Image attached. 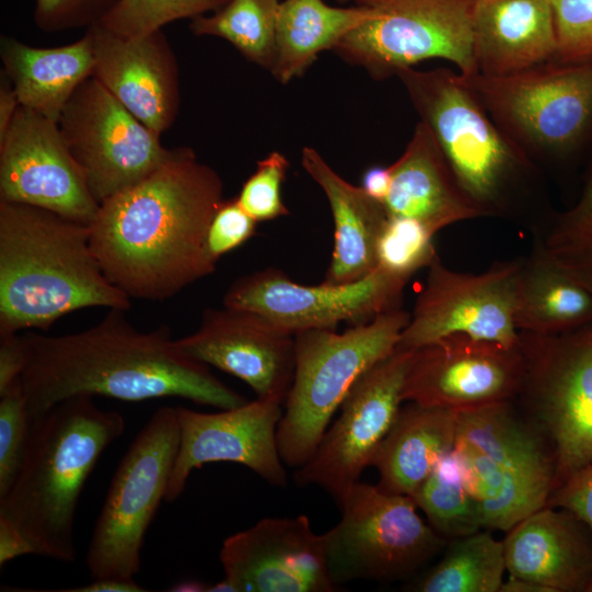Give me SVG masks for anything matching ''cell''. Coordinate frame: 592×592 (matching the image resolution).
Wrapping results in <instances>:
<instances>
[{"label":"cell","instance_id":"cell-1","mask_svg":"<svg viewBox=\"0 0 592 592\" xmlns=\"http://www.w3.org/2000/svg\"><path fill=\"white\" fill-rule=\"evenodd\" d=\"M223 191L219 174L180 147L146 178L102 202L89 228L106 278L130 299L161 301L213 274L205 237Z\"/></svg>","mask_w":592,"mask_h":592},{"label":"cell","instance_id":"cell-2","mask_svg":"<svg viewBox=\"0 0 592 592\" xmlns=\"http://www.w3.org/2000/svg\"><path fill=\"white\" fill-rule=\"evenodd\" d=\"M125 312L109 309L96 325L75 333H22L25 365L19 379L31 419L77 396L178 397L217 409L247 402L207 365L181 352L167 326L140 331Z\"/></svg>","mask_w":592,"mask_h":592},{"label":"cell","instance_id":"cell-3","mask_svg":"<svg viewBox=\"0 0 592 592\" xmlns=\"http://www.w3.org/2000/svg\"><path fill=\"white\" fill-rule=\"evenodd\" d=\"M130 305L102 272L89 225L0 201V333L45 331L79 309Z\"/></svg>","mask_w":592,"mask_h":592},{"label":"cell","instance_id":"cell-4","mask_svg":"<svg viewBox=\"0 0 592 592\" xmlns=\"http://www.w3.org/2000/svg\"><path fill=\"white\" fill-rule=\"evenodd\" d=\"M125 419L91 396L62 400L32 419L26 453L0 517L27 539L35 555L77 559L75 516L88 477L104 449L124 432Z\"/></svg>","mask_w":592,"mask_h":592},{"label":"cell","instance_id":"cell-5","mask_svg":"<svg viewBox=\"0 0 592 592\" xmlns=\"http://www.w3.org/2000/svg\"><path fill=\"white\" fill-rule=\"evenodd\" d=\"M409 318L399 307L343 332L309 329L295 334L294 377L276 432L286 466L308 462L354 384L396 351Z\"/></svg>","mask_w":592,"mask_h":592},{"label":"cell","instance_id":"cell-6","mask_svg":"<svg viewBox=\"0 0 592 592\" xmlns=\"http://www.w3.org/2000/svg\"><path fill=\"white\" fill-rule=\"evenodd\" d=\"M396 76L434 136L457 185L487 216L491 215L508 182L525 166L516 144L489 119L462 73L413 67Z\"/></svg>","mask_w":592,"mask_h":592},{"label":"cell","instance_id":"cell-7","mask_svg":"<svg viewBox=\"0 0 592 592\" xmlns=\"http://www.w3.org/2000/svg\"><path fill=\"white\" fill-rule=\"evenodd\" d=\"M519 334L523 376L513 401L553 452L556 489L592 462V321L556 334Z\"/></svg>","mask_w":592,"mask_h":592},{"label":"cell","instance_id":"cell-8","mask_svg":"<svg viewBox=\"0 0 592 592\" xmlns=\"http://www.w3.org/2000/svg\"><path fill=\"white\" fill-rule=\"evenodd\" d=\"M339 505L341 520L322 534L335 585L354 580L409 579L447 545L420 517L410 496L358 481Z\"/></svg>","mask_w":592,"mask_h":592},{"label":"cell","instance_id":"cell-9","mask_svg":"<svg viewBox=\"0 0 592 592\" xmlns=\"http://www.w3.org/2000/svg\"><path fill=\"white\" fill-rule=\"evenodd\" d=\"M177 408L155 411L121 459L94 524L87 566L93 579H134L147 530L164 501L179 448Z\"/></svg>","mask_w":592,"mask_h":592},{"label":"cell","instance_id":"cell-10","mask_svg":"<svg viewBox=\"0 0 592 592\" xmlns=\"http://www.w3.org/2000/svg\"><path fill=\"white\" fill-rule=\"evenodd\" d=\"M372 15L334 48L373 78L396 76L430 59L478 73L474 55V0H355Z\"/></svg>","mask_w":592,"mask_h":592},{"label":"cell","instance_id":"cell-11","mask_svg":"<svg viewBox=\"0 0 592 592\" xmlns=\"http://www.w3.org/2000/svg\"><path fill=\"white\" fill-rule=\"evenodd\" d=\"M466 78L509 134L536 147L569 150L592 124V59Z\"/></svg>","mask_w":592,"mask_h":592},{"label":"cell","instance_id":"cell-12","mask_svg":"<svg viewBox=\"0 0 592 592\" xmlns=\"http://www.w3.org/2000/svg\"><path fill=\"white\" fill-rule=\"evenodd\" d=\"M58 126L99 204L146 178L174 152L92 76L75 91Z\"/></svg>","mask_w":592,"mask_h":592},{"label":"cell","instance_id":"cell-13","mask_svg":"<svg viewBox=\"0 0 592 592\" xmlns=\"http://www.w3.org/2000/svg\"><path fill=\"white\" fill-rule=\"evenodd\" d=\"M521 264L500 262L479 274L460 273L436 255L396 350L414 351L453 334L519 345L514 311Z\"/></svg>","mask_w":592,"mask_h":592},{"label":"cell","instance_id":"cell-14","mask_svg":"<svg viewBox=\"0 0 592 592\" xmlns=\"http://www.w3.org/2000/svg\"><path fill=\"white\" fill-rule=\"evenodd\" d=\"M408 281L376 267L365 277L341 285H303L278 269H264L236 280L224 306L254 311L295 335L309 329L337 330L341 322L366 323L399 308Z\"/></svg>","mask_w":592,"mask_h":592},{"label":"cell","instance_id":"cell-15","mask_svg":"<svg viewBox=\"0 0 592 592\" xmlns=\"http://www.w3.org/2000/svg\"><path fill=\"white\" fill-rule=\"evenodd\" d=\"M412 351L396 350L368 369L343 400L340 415L296 470L300 486H318L338 503L372 466L401 408Z\"/></svg>","mask_w":592,"mask_h":592},{"label":"cell","instance_id":"cell-16","mask_svg":"<svg viewBox=\"0 0 592 592\" xmlns=\"http://www.w3.org/2000/svg\"><path fill=\"white\" fill-rule=\"evenodd\" d=\"M522 376L519 345L453 334L412 351L402 401L457 411L511 401Z\"/></svg>","mask_w":592,"mask_h":592},{"label":"cell","instance_id":"cell-17","mask_svg":"<svg viewBox=\"0 0 592 592\" xmlns=\"http://www.w3.org/2000/svg\"><path fill=\"white\" fill-rule=\"evenodd\" d=\"M0 201L42 207L86 225L100 205L58 122L22 105L0 139Z\"/></svg>","mask_w":592,"mask_h":592},{"label":"cell","instance_id":"cell-18","mask_svg":"<svg viewBox=\"0 0 592 592\" xmlns=\"http://www.w3.org/2000/svg\"><path fill=\"white\" fill-rule=\"evenodd\" d=\"M177 414L180 441L164 501L181 496L194 469L215 462L243 465L273 486L287 483L276 439L282 401L257 398L213 413L177 407Z\"/></svg>","mask_w":592,"mask_h":592},{"label":"cell","instance_id":"cell-19","mask_svg":"<svg viewBox=\"0 0 592 592\" xmlns=\"http://www.w3.org/2000/svg\"><path fill=\"white\" fill-rule=\"evenodd\" d=\"M219 559L236 592H331L322 534L304 514L265 517L227 537Z\"/></svg>","mask_w":592,"mask_h":592},{"label":"cell","instance_id":"cell-20","mask_svg":"<svg viewBox=\"0 0 592 592\" xmlns=\"http://www.w3.org/2000/svg\"><path fill=\"white\" fill-rule=\"evenodd\" d=\"M175 344L186 356L243 380L257 398L284 402L291 388L295 335L254 311L206 309L198 328Z\"/></svg>","mask_w":592,"mask_h":592},{"label":"cell","instance_id":"cell-21","mask_svg":"<svg viewBox=\"0 0 592 592\" xmlns=\"http://www.w3.org/2000/svg\"><path fill=\"white\" fill-rule=\"evenodd\" d=\"M94 54V77L135 117L159 134L180 110L175 55L162 30L126 37L102 23L86 30Z\"/></svg>","mask_w":592,"mask_h":592},{"label":"cell","instance_id":"cell-22","mask_svg":"<svg viewBox=\"0 0 592 592\" xmlns=\"http://www.w3.org/2000/svg\"><path fill=\"white\" fill-rule=\"evenodd\" d=\"M509 576L549 592H592V531L572 512L543 506L502 539Z\"/></svg>","mask_w":592,"mask_h":592},{"label":"cell","instance_id":"cell-23","mask_svg":"<svg viewBox=\"0 0 592 592\" xmlns=\"http://www.w3.org/2000/svg\"><path fill=\"white\" fill-rule=\"evenodd\" d=\"M390 169L391 186L384 202L389 216L417 219L433 234L458 221L487 216L457 185L423 122L415 126Z\"/></svg>","mask_w":592,"mask_h":592},{"label":"cell","instance_id":"cell-24","mask_svg":"<svg viewBox=\"0 0 592 592\" xmlns=\"http://www.w3.org/2000/svg\"><path fill=\"white\" fill-rule=\"evenodd\" d=\"M474 55L478 73L503 76L556 57L549 0H474Z\"/></svg>","mask_w":592,"mask_h":592},{"label":"cell","instance_id":"cell-25","mask_svg":"<svg viewBox=\"0 0 592 592\" xmlns=\"http://www.w3.org/2000/svg\"><path fill=\"white\" fill-rule=\"evenodd\" d=\"M301 166L323 191L334 221V246L323 283L356 282L377 266L379 235L388 219L385 205L338 174L312 147H304Z\"/></svg>","mask_w":592,"mask_h":592},{"label":"cell","instance_id":"cell-26","mask_svg":"<svg viewBox=\"0 0 592 592\" xmlns=\"http://www.w3.org/2000/svg\"><path fill=\"white\" fill-rule=\"evenodd\" d=\"M546 491L556 487L553 452L513 400L457 411V441Z\"/></svg>","mask_w":592,"mask_h":592},{"label":"cell","instance_id":"cell-27","mask_svg":"<svg viewBox=\"0 0 592 592\" xmlns=\"http://www.w3.org/2000/svg\"><path fill=\"white\" fill-rule=\"evenodd\" d=\"M456 441L457 410L407 402L372 463L379 475L377 486L412 496Z\"/></svg>","mask_w":592,"mask_h":592},{"label":"cell","instance_id":"cell-28","mask_svg":"<svg viewBox=\"0 0 592 592\" xmlns=\"http://www.w3.org/2000/svg\"><path fill=\"white\" fill-rule=\"evenodd\" d=\"M0 56L2 72L20 105L56 122L94 68L92 43L87 33L77 42L57 47H34L4 36Z\"/></svg>","mask_w":592,"mask_h":592},{"label":"cell","instance_id":"cell-29","mask_svg":"<svg viewBox=\"0 0 592 592\" xmlns=\"http://www.w3.org/2000/svg\"><path fill=\"white\" fill-rule=\"evenodd\" d=\"M365 5L332 7L323 0H284L280 4L271 73L286 84L303 76L319 54L333 49L371 18Z\"/></svg>","mask_w":592,"mask_h":592},{"label":"cell","instance_id":"cell-30","mask_svg":"<svg viewBox=\"0 0 592 592\" xmlns=\"http://www.w3.org/2000/svg\"><path fill=\"white\" fill-rule=\"evenodd\" d=\"M592 321V292L539 248L522 261L514 311L516 329L556 334Z\"/></svg>","mask_w":592,"mask_h":592},{"label":"cell","instance_id":"cell-31","mask_svg":"<svg viewBox=\"0 0 592 592\" xmlns=\"http://www.w3.org/2000/svg\"><path fill=\"white\" fill-rule=\"evenodd\" d=\"M467 486L475 498L482 530L508 532L546 506L549 494L521 476L496 464L474 447L456 442Z\"/></svg>","mask_w":592,"mask_h":592},{"label":"cell","instance_id":"cell-32","mask_svg":"<svg viewBox=\"0 0 592 592\" xmlns=\"http://www.w3.org/2000/svg\"><path fill=\"white\" fill-rule=\"evenodd\" d=\"M504 547L489 530L448 542L443 556L412 585L419 592H500Z\"/></svg>","mask_w":592,"mask_h":592},{"label":"cell","instance_id":"cell-33","mask_svg":"<svg viewBox=\"0 0 592 592\" xmlns=\"http://www.w3.org/2000/svg\"><path fill=\"white\" fill-rule=\"evenodd\" d=\"M429 525L447 543L482 530L478 504L454 447L410 496Z\"/></svg>","mask_w":592,"mask_h":592},{"label":"cell","instance_id":"cell-34","mask_svg":"<svg viewBox=\"0 0 592 592\" xmlns=\"http://www.w3.org/2000/svg\"><path fill=\"white\" fill-rule=\"evenodd\" d=\"M280 0H229L210 15L192 20L197 36L229 42L247 60L271 71L275 58Z\"/></svg>","mask_w":592,"mask_h":592},{"label":"cell","instance_id":"cell-35","mask_svg":"<svg viewBox=\"0 0 592 592\" xmlns=\"http://www.w3.org/2000/svg\"><path fill=\"white\" fill-rule=\"evenodd\" d=\"M229 0H121L103 19L104 26L116 34L136 37L162 30L182 19L191 21L214 13Z\"/></svg>","mask_w":592,"mask_h":592},{"label":"cell","instance_id":"cell-36","mask_svg":"<svg viewBox=\"0 0 592 592\" xmlns=\"http://www.w3.org/2000/svg\"><path fill=\"white\" fill-rule=\"evenodd\" d=\"M434 235L417 219L388 215L377 241L376 267L409 281L437 255Z\"/></svg>","mask_w":592,"mask_h":592},{"label":"cell","instance_id":"cell-37","mask_svg":"<svg viewBox=\"0 0 592 592\" xmlns=\"http://www.w3.org/2000/svg\"><path fill=\"white\" fill-rule=\"evenodd\" d=\"M31 425L26 399L16 379L0 391V497L8 492L21 468Z\"/></svg>","mask_w":592,"mask_h":592},{"label":"cell","instance_id":"cell-38","mask_svg":"<svg viewBox=\"0 0 592 592\" xmlns=\"http://www.w3.org/2000/svg\"><path fill=\"white\" fill-rule=\"evenodd\" d=\"M289 168L288 159L280 151L270 152L258 161L255 171L242 184L237 201L257 221L288 215L282 200V184Z\"/></svg>","mask_w":592,"mask_h":592},{"label":"cell","instance_id":"cell-39","mask_svg":"<svg viewBox=\"0 0 592 592\" xmlns=\"http://www.w3.org/2000/svg\"><path fill=\"white\" fill-rule=\"evenodd\" d=\"M557 50L555 59L577 62L592 59V0H549Z\"/></svg>","mask_w":592,"mask_h":592},{"label":"cell","instance_id":"cell-40","mask_svg":"<svg viewBox=\"0 0 592 592\" xmlns=\"http://www.w3.org/2000/svg\"><path fill=\"white\" fill-rule=\"evenodd\" d=\"M121 0H35L34 21L44 32L84 27L103 21Z\"/></svg>","mask_w":592,"mask_h":592},{"label":"cell","instance_id":"cell-41","mask_svg":"<svg viewBox=\"0 0 592 592\" xmlns=\"http://www.w3.org/2000/svg\"><path fill=\"white\" fill-rule=\"evenodd\" d=\"M257 220L238 203L237 197L224 200L216 209L205 237V251L214 262L247 242L257 229Z\"/></svg>","mask_w":592,"mask_h":592},{"label":"cell","instance_id":"cell-42","mask_svg":"<svg viewBox=\"0 0 592 592\" xmlns=\"http://www.w3.org/2000/svg\"><path fill=\"white\" fill-rule=\"evenodd\" d=\"M546 505L572 512L592 531V462L563 480L550 493Z\"/></svg>","mask_w":592,"mask_h":592},{"label":"cell","instance_id":"cell-43","mask_svg":"<svg viewBox=\"0 0 592 592\" xmlns=\"http://www.w3.org/2000/svg\"><path fill=\"white\" fill-rule=\"evenodd\" d=\"M25 365L22 334L0 333V391L20 378Z\"/></svg>","mask_w":592,"mask_h":592},{"label":"cell","instance_id":"cell-44","mask_svg":"<svg viewBox=\"0 0 592 592\" xmlns=\"http://www.w3.org/2000/svg\"><path fill=\"white\" fill-rule=\"evenodd\" d=\"M27 554H34L27 539L9 521L0 517V566Z\"/></svg>","mask_w":592,"mask_h":592},{"label":"cell","instance_id":"cell-45","mask_svg":"<svg viewBox=\"0 0 592 592\" xmlns=\"http://www.w3.org/2000/svg\"><path fill=\"white\" fill-rule=\"evenodd\" d=\"M361 187L374 200L384 204L391 186V169L389 167L373 166L362 175Z\"/></svg>","mask_w":592,"mask_h":592},{"label":"cell","instance_id":"cell-46","mask_svg":"<svg viewBox=\"0 0 592 592\" xmlns=\"http://www.w3.org/2000/svg\"><path fill=\"white\" fill-rule=\"evenodd\" d=\"M65 592H144L146 589L134 579L99 578L86 585L64 589Z\"/></svg>","mask_w":592,"mask_h":592},{"label":"cell","instance_id":"cell-47","mask_svg":"<svg viewBox=\"0 0 592 592\" xmlns=\"http://www.w3.org/2000/svg\"><path fill=\"white\" fill-rule=\"evenodd\" d=\"M20 107L18 95L7 76L1 72L0 81V139L8 132Z\"/></svg>","mask_w":592,"mask_h":592},{"label":"cell","instance_id":"cell-48","mask_svg":"<svg viewBox=\"0 0 592 592\" xmlns=\"http://www.w3.org/2000/svg\"><path fill=\"white\" fill-rule=\"evenodd\" d=\"M500 592H549L544 585L522 578L509 576L504 579Z\"/></svg>","mask_w":592,"mask_h":592},{"label":"cell","instance_id":"cell-49","mask_svg":"<svg viewBox=\"0 0 592 592\" xmlns=\"http://www.w3.org/2000/svg\"><path fill=\"white\" fill-rule=\"evenodd\" d=\"M210 584L194 579H185L171 585L168 591L172 592H208Z\"/></svg>","mask_w":592,"mask_h":592},{"label":"cell","instance_id":"cell-50","mask_svg":"<svg viewBox=\"0 0 592 592\" xmlns=\"http://www.w3.org/2000/svg\"><path fill=\"white\" fill-rule=\"evenodd\" d=\"M208 592H236L232 584L224 578L221 581L210 584Z\"/></svg>","mask_w":592,"mask_h":592},{"label":"cell","instance_id":"cell-51","mask_svg":"<svg viewBox=\"0 0 592 592\" xmlns=\"http://www.w3.org/2000/svg\"><path fill=\"white\" fill-rule=\"evenodd\" d=\"M338 3L340 4H345L348 2H351V1H355V0H335Z\"/></svg>","mask_w":592,"mask_h":592}]
</instances>
